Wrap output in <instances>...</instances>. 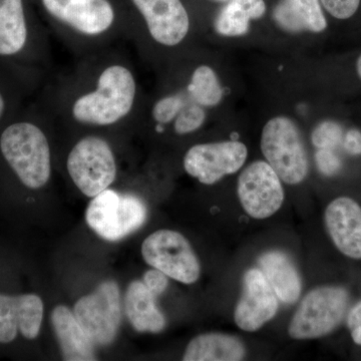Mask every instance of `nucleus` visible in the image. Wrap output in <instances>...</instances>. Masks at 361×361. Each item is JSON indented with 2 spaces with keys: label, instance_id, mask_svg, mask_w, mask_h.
I'll list each match as a JSON object with an SVG mask.
<instances>
[{
  "label": "nucleus",
  "instance_id": "23",
  "mask_svg": "<svg viewBox=\"0 0 361 361\" xmlns=\"http://www.w3.org/2000/svg\"><path fill=\"white\" fill-rule=\"evenodd\" d=\"M188 90L195 103L202 106H214L220 103L223 89L215 71L208 66H200L195 70Z\"/></svg>",
  "mask_w": 361,
  "mask_h": 361
},
{
  "label": "nucleus",
  "instance_id": "14",
  "mask_svg": "<svg viewBox=\"0 0 361 361\" xmlns=\"http://www.w3.org/2000/svg\"><path fill=\"white\" fill-rule=\"evenodd\" d=\"M47 11L84 35L106 32L115 20L108 0H42Z\"/></svg>",
  "mask_w": 361,
  "mask_h": 361
},
{
  "label": "nucleus",
  "instance_id": "16",
  "mask_svg": "<svg viewBox=\"0 0 361 361\" xmlns=\"http://www.w3.org/2000/svg\"><path fill=\"white\" fill-rule=\"evenodd\" d=\"M51 324L61 346L63 360H97L94 342L85 334L70 308L63 305L56 306L51 312Z\"/></svg>",
  "mask_w": 361,
  "mask_h": 361
},
{
  "label": "nucleus",
  "instance_id": "9",
  "mask_svg": "<svg viewBox=\"0 0 361 361\" xmlns=\"http://www.w3.org/2000/svg\"><path fill=\"white\" fill-rule=\"evenodd\" d=\"M240 203L254 219H267L284 201L281 179L267 161L252 163L241 173L237 187Z\"/></svg>",
  "mask_w": 361,
  "mask_h": 361
},
{
  "label": "nucleus",
  "instance_id": "27",
  "mask_svg": "<svg viewBox=\"0 0 361 361\" xmlns=\"http://www.w3.org/2000/svg\"><path fill=\"white\" fill-rule=\"evenodd\" d=\"M322 6L334 18L348 20L355 16L360 0H320Z\"/></svg>",
  "mask_w": 361,
  "mask_h": 361
},
{
  "label": "nucleus",
  "instance_id": "6",
  "mask_svg": "<svg viewBox=\"0 0 361 361\" xmlns=\"http://www.w3.org/2000/svg\"><path fill=\"white\" fill-rule=\"evenodd\" d=\"M142 255L147 264L180 283L193 284L201 274V265L184 235L161 229L142 242Z\"/></svg>",
  "mask_w": 361,
  "mask_h": 361
},
{
  "label": "nucleus",
  "instance_id": "29",
  "mask_svg": "<svg viewBox=\"0 0 361 361\" xmlns=\"http://www.w3.org/2000/svg\"><path fill=\"white\" fill-rule=\"evenodd\" d=\"M142 282L148 287L154 295L159 296L167 290L169 279L167 275L161 271L156 269L148 270L142 277Z\"/></svg>",
  "mask_w": 361,
  "mask_h": 361
},
{
  "label": "nucleus",
  "instance_id": "11",
  "mask_svg": "<svg viewBox=\"0 0 361 361\" xmlns=\"http://www.w3.org/2000/svg\"><path fill=\"white\" fill-rule=\"evenodd\" d=\"M278 306V297L262 271L258 268L246 271L234 312L237 326L247 332L257 331L276 315Z\"/></svg>",
  "mask_w": 361,
  "mask_h": 361
},
{
  "label": "nucleus",
  "instance_id": "18",
  "mask_svg": "<svg viewBox=\"0 0 361 361\" xmlns=\"http://www.w3.org/2000/svg\"><path fill=\"white\" fill-rule=\"evenodd\" d=\"M273 20L288 32H322L327 21L320 0H280L273 11Z\"/></svg>",
  "mask_w": 361,
  "mask_h": 361
},
{
  "label": "nucleus",
  "instance_id": "30",
  "mask_svg": "<svg viewBox=\"0 0 361 361\" xmlns=\"http://www.w3.org/2000/svg\"><path fill=\"white\" fill-rule=\"evenodd\" d=\"M348 325L353 341L361 345V302L356 304L349 312Z\"/></svg>",
  "mask_w": 361,
  "mask_h": 361
},
{
  "label": "nucleus",
  "instance_id": "10",
  "mask_svg": "<svg viewBox=\"0 0 361 361\" xmlns=\"http://www.w3.org/2000/svg\"><path fill=\"white\" fill-rule=\"evenodd\" d=\"M248 149L243 142L228 141L196 145L184 158L185 171L205 185L238 172L246 161Z\"/></svg>",
  "mask_w": 361,
  "mask_h": 361
},
{
  "label": "nucleus",
  "instance_id": "28",
  "mask_svg": "<svg viewBox=\"0 0 361 361\" xmlns=\"http://www.w3.org/2000/svg\"><path fill=\"white\" fill-rule=\"evenodd\" d=\"M315 161L318 170L324 176L336 175L341 168V161L332 149H318Z\"/></svg>",
  "mask_w": 361,
  "mask_h": 361
},
{
  "label": "nucleus",
  "instance_id": "22",
  "mask_svg": "<svg viewBox=\"0 0 361 361\" xmlns=\"http://www.w3.org/2000/svg\"><path fill=\"white\" fill-rule=\"evenodd\" d=\"M27 39L21 0H0V56L20 51Z\"/></svg>",
  "mask_w": 361,
  "mask_h": 361
},
{
  "label": "nucleus",
  "instance_id": "13",
  "mask_svg": "<svg viewBox=\"0 0 361 361\" xmlns=\"http://www.w3.org/2000/svg\"><path fill=\"white\" fill-rule=\"evenodd\" d=\"M144 16L152 37L159 44L174 47L186 37L189 16L180 0H133Z\"/></svg>",
  "mask_w": 361,
  "mask_h": 361
},
{
  "label": "nucleus",
  "instance_id": "1",
  "mask_svg": "<svg viewBox=\"0 0 361 361\" xmlns=\"http://www.w3.org/2000/svg\"><path fill=\"white\" fill-rule=\"evenodd\" d=\"M135 97L132 73L122 66H110L99 77L97 90L75 101L73 115L80 123L111 125L130 113Z\"/></svg>",
  "mask_w": 361,
  "mask_h": 361
},
{
  "label": "nucleus",
  "instance_id": "8",
  "mask_svg": "<svg viewBox=\"0 0 361 361\" xmlns=\"http://www.w3.org/2000/svg\"><path fill=\"white\" fill-rule=\"evenodd\" d=\"M73 314L94 344H111L115 341L122 319L118 284L113 280L99 284L92 293L78 299Z\"/></svg>",
  "mask_w": 361,
  "mask_h": 361
},
{
  "label": "nucleus",
  "instance_id": "26",
  "mask_svg": "<svg viewBox=\"0 0 361 361\" xmlns=\"http://www.w3.org/2000/svg\"><path fill=\"white\" fill-rule=\"evenodd\" d=\"M184 99L178 96H170L160 99L154 106L153 118L159 125L172 122L184 106Z\"/></svg>",
  "mask_w": 361,
  "mask_h": 361
},
{
  "label": "nucleus",
  "instance_id": "15",
  "mask_svg": "<svg viewBox=\"0 0 361 361\" xmlns=\"http://www.w3.org/2000/svg\"><path fill=\"white\" fill-rule=\"evenodd\" d=\"M324 222L336 248L351 259H361V207L348 197H339L327 206Z\"/></svg>",
  "mask_w": 361,
  "mask_h": 361
},
{
  "label": "nucleus",
  "instance_id": "12",
  "mask_svg": "<svg viewBox=\"0 0 361 361\" xmlns=\"http://www.w3.org/2000/svg\"><path fill=\"white\" fill-rule=\"evenodd\" d=\"M44 318V302L35 294H0V343H11L18 331L26 339L39 336Z\"/></svg>",
  "mask_w": 361,
  "mask_h": 361
},
{
  "label": "nucleus",
  "instance_id": "20",
  "mask_svg": "<svg viewBox=\"0 0 361 361\" xmlns=\"http://www.w3.org/2000/svg\"><path fill=\"white\" fill-rule=\"evenodd\" d=\"M246 349L237 337L225 334H204L189 342L183 360L240 361L244 360Z\"/></svg>",
  "mask_w": 361,
  "mask_h": 361
},
{
  "label": "nucleus",
  "instance_id": "21",
  "mask_svg": "<svg viewBox=\"0 0 361 361\" xmlns=\"http://www.w3.org/2000/svg\"><path fill=\"white\" fill-rule=\"evenodd\" d=\"M265 13L264 0H229L216 18V32L223 37L245 35L250 21L259 20Z\"/></svg>",
  "mask_w": 361,
  "mask_h": 361
},
{
  "label": "nucleus",
  "instance_id": "7",
  "mask_svg": "<svg viewBox=\"0 0 361 361\" xmlns=\"http://www.w3.org/2000/svg\"><path fill=\"white\" fill-rule=\"evenodd\" d=\"M68 171L80 191L94 198L116 179V164L110 145L97 137L80 140L68 155Z\"/></svg>",
  "mask_w": 361,
  "mask_h": 361
},
{
  "label": "nucleus",
  "instance_id": "4",
  "mask_svg": "<svg viewBox=\"0 0 361 361\" xmlns=\"http://www.w3.org/2000/svg\"><path fill=\"white\" fill-rule=\"evenodd\" d=\"M348 303V292L342 287L323 286L310 291L289 323V336L304 341L331 334L343 322Z\"/></svg>",
  "mask_w": 361,
  "mask_h": 361
},
{
  "label": "nucleus",
  "instance_id": "31",
  "mask_svg": "<svg viewBox=\"0 0 361 361\" xmlns=\"http://www.w3.org/2000/svg\"><path fill=\"white\" fill-rule=\"evenodd\" d=\"M343 147L348 154L353 156L361 155V132L358 130H350L346 133L343 139Z\"/></svg>",
  "mask_w": 361,
  "mask_h": 361
},
{
  "label": "nucleus",
  "instance_id": "33",
  "mask_svg": "<svg viewBox=\"0 0 361 361\" xmlns=\"http://www.w3.org/2000/svg\"><path fill=\"white\" fill-rule=\"evenodd\" d=\"M356 68H357L358 75L361 78V56L358 59L357 63H356Z\"/></svg>",
  "mask_w": 361,
  "mask_h": 361
},
{
  "label": "nucleus",
  "instance_id": "24",
  "mask_svg": "<svg viewBox=\"0 0 361 361\" xmlns=\"http://www.w3.org/2000/svg\"><path fill=\"white\" fill-rule=\"evenodd\" d=\"M206 114L198 104H184L175 122L177 134L187 135L199 129L205 122Z\"/></svg>",
  "mask_w": 361,
  "mask_h": 361
},
{
  "label": "nucleus",
  "instance_id": "34",
  "mask_svg": "<svg viewBox=\"0 0 361 361\" xmlns=\"http://www.w3.org/2000/svg\"><path fill=\"white\" fill-rule=\"evenodd\" d=\"M217 1H229V0H217Z\"/></svg>",
  "mask_w": 361,
  "mask_h": 361
},
{
  "label": "nucleus",
  "instance_id": "2",
  "mask_svg": "<svg viewBox=\"0 0 361 361\" xmlns=\"http://www.w3.org/2000/svg\"><path fill=\"white\" fill-rule=\"evenodd\" d=\"M2 155L21 183L40 189L51 178V151L42 130L30 123L9 126L0 137Z\"/></svg>",
  "mask_w": 361,
  "mask_h": 361
},
{
  "label": "nucleus",
  "instance_id": "5",
  "mask_svg": "<svg viewBox=\"0 0 361 361\" xmlns=\"http://www.w3.org/2000/svg\"><path fill=\"white\" fill-rule=\"evenodd\" d=\"M147 214L141 199L106 189L90 201L85 220L102 238L118 241L139 230L146 222Z\"/></svg>",
  "mask_w": 361,
  "mask_h": 361
},
{
  "label": "nucleus",
  "instance_id": "17",
  "mask_svg": "<svg viewBox=\"0 0 361 361\" xmlns=\"http://www.w3.org/2000/svg\"><path fill=\"white\" fill-rule=\"evenodd\" d=\"M260 270L282 302L293 304L302 291V281L295 263L285 252H266L259 258Z\"/></svg>",
  "mask_w": 361,
  "mask_h": 361
},
{
  "label": "nucleus",
  "instance_id": "32",
  "mask_svg": "<svg viewBox=\"0 0 361 361\" xmlns=\"http://www.w3.org/2000/svg\"><path fill=\"white\" fill-rule=\"evenodd\" d=\"M4 97H2L1 94H0V116H2V113H4Z\"/></svg>",
  "mask_w": 361,
  "mask_h": 361
},
{
  "label": "nucleus",
  "instance_id": "19",
  "mask_svg": "<svg viewBox=\"0 0 361 361\" xmlns=\"http://www.w3.org/2000/svg\"><path fill=\"white\" fill-rule=\"evenodd\" d=\"M125 310L128 319L137 331L159 334L167 324L165 316L157 307L156 296L142 281H133L128 287Z\"/></svg>",
  "mask_w": 361,
  "mask_h": 361
},
{
  "label": "nucleus",
  "instance_id": "25",
  "mask_svg": "<svg viewBox=\"0 0 361 361\" xmlns=\"http://www.w3.org/2000/svg\"><path fill=\"white\" fill-rule=\"evenodd\" d=\"M311 140L316 148L334 149L343 140V130L338 123L325 121L313 130Z\"/></svg>",
  "mask_w": 361,
  "mask_h": 361
},
{
  "label": "nucleus",
  "instance_id": "3",
  "mask_svg": "<svg viewBox=\"0 0 361 361\" xmlns=\"http://www.w3.org/2000/svg\"><path fill=\"white\" fill-rule=\"evenodd\" d=\"M261 151L286 184H299L307 176V153L300 132L290 118L276 116L266 123L261 135Z\"/></svg>",
  "mask_w": 361,
  "mask_h": 361
}]
</instances>
